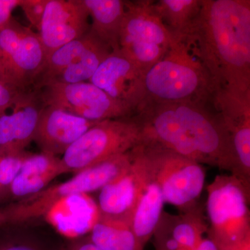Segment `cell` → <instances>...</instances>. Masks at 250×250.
Wrapping results in <instances>:
<instances>
[{"label":"cell","instance_id":"25","mask_svg":"<svg viewBox=\"0 0 250 250\" xmlns=\"http://www.w3.org/2000/svg\"><path fill=\"white\" fill-rule=\"evenodd\" d=\"M48 0H21L20 7L22 9L31 25L39 31Z\"/></svg>","mask_w":250,"mask_h":250},{"label":"cell","instance_id":"20","mask_svg":"<svg viewBox=\"0 0 250 250\" xmlns=\"http://www.w3.org/2000/svg\"><path fill=\"white\" fill-rule=\"evenodd\" d=\"M90 232V241L103 250H144L126 220L100 216Z\"/></svg>","mask_w":250,"mask_h":250},{"label":"cell","instance_id":"22","mask_svg":"<svg viewBox=\"0 0 250 250\" xmlns=\"http://www.w3.org/2000/svg\"><path fill=\"white\" fill-rule=\"evenodd\" d=\"M62 159L58 156L41 153L29 154L23 163L20 174L25 175L42 176L56 174L58 176L65 174Z\"/></svg>","mask_w":250,"mask_h":250},{"label":"cell","instance_id":"6","mask_svg":"<svg viewBox=\"0 0 250 250\" xmlns=\"http://www.w3.org/2000/svg\"><path fill=\"white\" fill-rule=\"evenodd\" d=\"M139 145L165 203L177 207L182 213L198 206L205 184L202 164L162 147Z\"/></svg>","mask_w":250,"mask_h":250},{"label":"cell","instance_id":"18","mask_svg":"<svg viewBox=\"0 0 250 250\" xmlns=\"http://www.w3.org/2000/svg\"><path fill=\"white\" fill-rule=\"evenodd\" d=\"M100 42L103 41H100L89 29L84 36L80 39L56 49L47 57L45 65L36 77L31 89L39 90L48 85L54 77L76 65L88 51Z\"/></svg>","mask_w":250,"mask_h":250},{"label":"cell","instance_id":"16","mask_svg":"<svg viewBox=\"0 0 250 250\" xmlns=\"http://www.w3.org/2000/svg\"><path fill=\"white\" fill-rule=\"evenodd\" d=\"M145 162L146 170L144 182L130 220V225L135 236L143 248L154 234L165 203L160 188L149 172L146 159Z\"/></svg>","mask_w":250,"mask_h":250},{"label":"cell","instance_id":"4","mask_svg":"<svg viewBox=\"0 0 250 250\" xmlns=\"http://www.w3.org/2000/svg\"><path fill=\"white\" fill-rule=\"evenodd\" d=\"M207 190V233L218 248L250 236V188L232 174H220Z\"/></svg>","mask_w":250,"mask_h":250},{"label":"cell","instance_id":"28","mask_svg":"<svg viewBox=\"0 0 250 250\" xmlns=\"http://www.w3.org/2000/svg\"><path fill=\"white\" fill-rule=\"evenodd\" d=\"M0 82L18 90L15 85L14 80L10 75L7 67H6L1 51H0Z\"/></svg>","mask_w":250,"mask_h":250},{"label":"cell","instance_id":"12","mask_svg":"<svg viewBox=\"0 0 250 250\" xmlns=\"http://www.w3.org/2000/svg\"><path fill=\"white\" fill-rule=\"evenodd\" d=\"M89 17L82 0H48L39 31L47 57L84 36L90 29Z\"/></svg>","mask_w":250,"mask_h":250},{"label":"cell","instance_id":"8","mask_svg":"<svg viewBox=\"0 0 250 250\" xmlns=\"http://www.w3.org/2000/svg\"><path fill=\"white\" fill-rule=\"evenodd\" d=\"M45 106H52L93 122L132 116L133 113L90 82L52 84L39 90Z\"/></svg>","mask_w":250,"mask_h":250},{"label":"cell","instance_id":"32","mask_svg":"<svg viewBox=\"0 0 250 250\" xmlns=\"http://www.w3.org/2000/svg\"><path fill=\"white\" fill-rule=\"evenodd\" d=\"M195 250H219L214 242L210 238H204Z\"/></svg>","mask_w":250,"mask_h":250},{"label":"cell","instance_id":"29","mask_svg":"<svg viewBox=\"0 0 250 250\" xmlns=\"http://www.w3.org/2000/svg\"><path fill=\"white\" fill-rule=\"evenodd\" d=\"M65 250H103L95 246L90 241L89 238L84 241H78L72 243Z\"/></svg>","mask_w":250,"mask_h":250},{"label":"cell","instance_id":"19","mask_svg":"<svg viewBox=\"0 0 250 250\" xmlns=\"http://www.w3.org/2000/svg\"><path fill=\"white\" fill-rule=\"evenodd\" d=\"M157 227L188 250H195L208 229L202 208L199 205L179 215L163 212Z\"/></svg>","mask_w":250,"mask_h":250},{"label":"cell","instance_id":"9","mask_svg":"<svg viewBox=\"0 0 250 250\" xmlns=\"http://www.w3.org/2000/svg\"><path fill=\"white\" fill-rule=\"evenodd\" d=\"M0 51L16 88L31 89L47 57L39 33L12 18L0 29Z\"/></svg>","mask_w":250,"mask_h":250},{"label":"cell","instance_id":"26","mask_svg":"<svg viewBox=\"0 0 250 250\" xmlns=\"http://www.w3.org/2000/svg\"><path fill=\"white\" fill-rule=\"evenodd\" d=\"M21 92L0 82V116L12 107Z\"/></svg>","mask_w":250,"mask_h":250},{"label":"cell","instance_id":"23","mask_svg":"<svg viewBox=\"0 0 250 250\" xmlns=\"http://www.w3.org/2000/svg\"><path fill=\"white\" fill-rule=\"evenodd\" d=\"M57 177L56 174L34 176L19 173L9 186V190L15 197L24 198L43 190Z\"/></svg>","mask_w":250,"mask_h":250},{"label":"cell","instance_id":"2","mask_svg":"<svg viewBox=\"0 0 250 250\" xmlns=\"http://www.w3.org/2000/svg\"><path fill=\"white\" fill-rule=\"evenodd\" d=\"M172 35L164 57L145 74V101L212 106L214 88L196 46L188 35Z\"/></svg>","mask_w":250,"mask_h":250},{"label":"cell","instance_id":"27","mask_svg":"<svg viewBox=\"0 0 250 250\" xmlns=\"http://www.w3.org/2000/svg\"><path fill=\"white\" fill-rule=\"evenodd\" d=\"M21 0H0V29L12 18V13Z\"/></svg>","mask_w":250,"mask_h":250},{"label":"cell","instance_id":"7","mask_svg":"<svg viewBox=\"0 0 250 250\" xmlns=\"http://www.w3.org/2000/svg\"><path fill=\"white\" fill-rule=\"evenodd\" d=\"M141 143L134 117L99 122L72 144L62 158L66 173L80 171L132 150Z\"/></svg>","mask_w":250,"mask_h":250},{"label":"cell","instance_id":"21","mask_svg":"<svg viewBox=\"0 0 250 250\" xmlns=\"http://www.w3.org/2000/svg\"><path fill=\"white\" fill-rule=\"evenodd\" d=\"M202 0H160L154 6L166 27L174 35H185L200 14Z\"/></svg>","mask_w":250,"mask_h":250},{"label":"cell","instance_id":"5","mask_svg":"<svg viewBox=\"0 0 250 250\" xmlns=\"http://www.w3.org/2000/svg\"><path fill=\"white\" fill-rule=\"evenodd\" d=\"M168 30L149 0L125 1L119 50L146 72L159 62L172 42Z\"/></svg>","mask_w":250,"mask_h":250},{"label":"cell","instance_id":"3","mask_svg":"<svg viewBox=\"0 0 250 250\" xmlns=\"http://www.w3.org/2000/svg\"><path fill=\"white\" fill-rule=\"evenodd\" d=\"M132 150L114 156L77 172L65 182L21 199L0 209V227L6 224H22L45 216L57 202L72 196L100 190L125 172L131 166Z\"/></svg>","mask_w":250,"mask_h":250},{"label":"cell","instance_id":"13","mask_svg":"<svg viewBox=\"0 0 250 250\" xmlns=\"http://www.w3.org/2000/svg\"><path fill=\"white\" fill-rule=\"evenodd\" d=\"M45 105L39 90L22 91L11 113L0 116V155L18 154L34 141L39 117Z\"/></svg>","mask_w":250,"mask_h":250},{"label":"cell","instance_id":"24","mask_svg":"<svg viewBox=\"0 0 250 250\" xmlns=\"http://www.w3.org/2000/svg\"><path fill=\"white\" fill-rule=\"evenodd\" d=\"M29 153L0 155V191L9 186L21 172L23 163Z\"/></svg>","mask_w":250,"mask_h":250},{"label":"cell","instance_id":"1","mask_svg":"<svg viewBox=\"0 0 250 250\" xmlns=\"http://www.w3.org/2000/svg\"><path fill=\"white\" fill-rule=\"evenodd\" d=\"M185 35L196 46L215 94L250 93V0H202Z\"/></svg>","mask_w":250,"mask_h":250},{"label":"cell","instance_id":"11","mask_svg":"<svg viewBox=\"0 0 250 250\" xmlns=\"http://www.w3.org/2000/svg\"><path fill=\"white\" fill-rule=\"evenodd\" d=\"M144 76V72L117 50L102 62L89 82L134 114L146 100Z\"/></svg>","mask_w":250,"mask_h":250},{"label":"cell","instance_id":"30","mask_svg":"<svg viewBox=\"0 0 250 250\" xmlns=\"http://www.w3.org/2000/svg\"><path fill=\"white\" fill-rule=\"evenodd\" d=\"M0 250H41L35 246L24 243H9L0 247Z\"/></svg>","mask_w":250,"mask_h":250},{"label":"cell","instance_id":"15","mask_svg":"<svg viewBox=\"0 0 250 250\" xmlns=\"http://www.w3.org/2000/svg\"><path fill=\"white\" fill-rule=\"evenodd\" d=\"M98 123L54 106H45L39 117L34 141L42 153L63 155L72 144Z\"/></svg>","mask_w":250,"mask_h":250},{"label":"cell","instance_id":"14","mask_svg":"<svg viewBox=\"0 0 250 250\" xmlns=\"http://www.w3.org/2000/svg\"><path fill=\"white\" fill-rule=\"evenodd\" d=\"M132 152L129 168L100 190L98 207L100 216L121 219L130 223L146 170L141 146L134 148Z\"/></svg>","mask_w":250,"mask_h":250},{"label":"cell","instance_id":"31","mask_svg":"<svg viewBox=\"0 0 250 250\" xmlns=\"http://www.w3.org/2000/svg\"><path fill=\"white\" fill-rule=\"evenodd\" d=\"M219 250H250V236L246 239L233 245L225 248H218Z\"/></svg>","mask_w":250,"mask_h":250},{"label":"cell","instance_id":"10","mask_svg":"<svg viewBox=\"0 0 250 250\" xmlns=\"http://www.w3.org/2000/svg\"><path fill=\"white\" fill-rule=\"evenodd\" d=\"M212 106L229 136L234 161L231 174L250 188V93L218 92L213 97Z\"/></svg>","mask_w":250,"mask_h":250},{"label":"cell","instance_id":"17","mask_svg":"<svg viewBox=\"0 0 250 250\" xmlns=\"http://www.w3.org/2000/svg\"><path fill=\"white\" fill-rule=\"evenodd\" d=\"M92 18L90 30L100 41L119 50V39L125 12L123 0H82Z\"/></svg>","mask_w":250,"mask_h":250}]
</instances>
